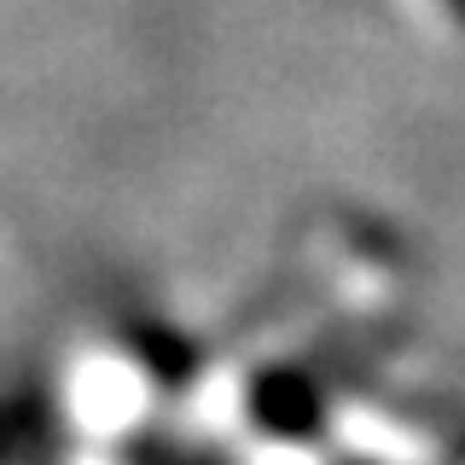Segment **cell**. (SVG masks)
Instances as JSON below:
<instances>
[{
	"mask_svg": "<svg viewBox=\"0 0 465 465\" xmlns=\"http://www.w3.org/2000/svg\"><path fill=\"white\" fill-rule=\"evenodd\" d=\"M448 6H454V12H460V18H465V0H448Z\"/></svg>",
	"mask_w": 465,
	"mask_h": 465,
	"instance_id": "6da1fadb",
	"label": "cell"
}]
</instances>
